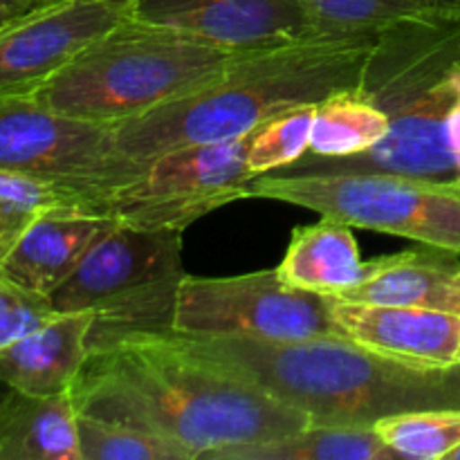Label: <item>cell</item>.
<instances>
[{
  "label": "cell",
  "mask_w": 460,
  "mask_h": 460,
  "mask_svg": "<svg viewBox=\"0 0 460 460\" xmlns=\"http://www.w3.org/2000/svg\"><path fill=\"white\" fill-rule=\"evenodd\" d=\"M70 395L79 416L171 440L193 460L310 425L304 413L193 353L171 331L130 332L90 346Z\"/></svg>",
  "instance_id": "6da1fadb"
},
{
  "label": "cell",
  "mask_w": 460,
  "mask_h": 460,
  "mask_svg": "<svg viewBox=\"0 0 460 460\" xmlns=\"http://www.w3.org/2000/svg\"><path fill=\"white\" fill-rule=\"evenodd\" d=\"M173 335L193 353L304 413L310 425L373 427L398 413L460 409V364L402 362L344 335L308 340Z\"/></svg>",
  "instance_id": "7a4b0ae2"
},
{
  "label": "cell",
  "mask_w": 460,
  "mask_h": 460,
  "mask_svg": "<svg viewBox=\"0 0 460 460\" xmlns=\"http://www.w3.org/2000/svg\"><path fill=\"white\" fill-rule=\"evenodd\" d=\"M358 93L389 117L380 144L337 160L304 155L279 171H382L460 189V9L377 31Z\"/></svg>",
  "instance_id": "3957f363"
},
{
  "label": "cell",
  "mask_w": 460,
  "mask_h": 460,
  "mask_svg": "<svg viewBox=\"0 0 460 460\" xmlns=\"http://www.w3.org/2000/svg\"><path fill=\"white\" fill-rule=\"evenodd\" d=\"M373 40L376 34H319L243 54L200 88L117 124V146L151 162L173 148L245 137L290 108L359 90Z\"/></svg>",
  "instance_id": "277c9868"
},
{
  "label": "cell",
  "mask_w": 460,
  "mask_h": 460,
  "mask_svg": "<svg viewBox=\"0 0 460 460\" xmlns=\"http://www.w3.org/2000/svg\"><path fill=\"white\" fill-rule=\"evenodd\" d=\"M243 54L128 13L30 94L49 111L115 128L200 88Z\"/></svg>",
  "instance_id": "5b68a950"
},
{
  "label": "cell",
  "mask_w": 460,
  "mask_h": 460,
  "mask_svg": "<svg viewBox=\"0 0 460 460\" xmlns=\"http://www.w3.org/2000/svg\"><path fill=\"white\" fill-rule=\"evenodd\" d=\"M184 277L182 232L112 220L48 299L54 313L93 310L94 346L130 332L171 331Z\"/></svg>",
  "instance_id": "8992f818"
},
{
  "label": "cell",
  "mask_w": 460,
  "mask_h": 460,
  "mask_svg": "<svg viewBox=\"0 0 460 460\" xmlns=\"http://www.w3.org/2000/svg\"><path fill=\"white\" fill-rule=\"evenodd\" d=\"M247 198L313 209L350 227L402 236L460 256V189L382 171L259 175Z\"/></svg>",
  "instance_id": "52a82bcc"
},
{
  "label": "cell",
  "mask_w": 460,
  "mask_h": 460,
  "mask_svg": "<svg viewBox=\"0 0 460 460\" xmlns=\"http://www.w3.org/2000/svg\"><path fill=\"white\" fill-rule=\"evenodd\" d=\"M146 166L117 146L112 126L49 111L30 93L0 97V169L90 193L108 216L112 193Z\"/></svg>",
  "instance_id": "ba28073f"
},
{
  "label": "cell",
  "mask_w": 460,
  "mask_h": 460,
  "mask_svg": "<svg viewBox=\"0 0 460 460\" xmlns=\"http://www.w3.org/2000/svg\"><path fill=\"white\" fill-rule=\"evenodd\" d=\"M171 331L198 337L308 340L341 335L335 296L301 290L277 270L238 277H184Z\"/></svg>",
  "instance_id": "9c48e42d"
},
{
  "label": "cell",
  "mask_w": 460,
  "mask_h": 460,
  "mask_svg": "<svg viewBox=\"0 0 460 460\" xmlns=\"http://www.w3.org/2000/svg\"><path fill=\"white\" fill-rule=\"evenodd\" d=\"M250 135L173 148L148 162L135 182L112 193L108 218L139 229L184 232L202 216L247 198Z\"/></svg>",
  "instance_id": "30bf717a"
},
{
  "label": "cell",
  "mask_w": 460,
  "mask_h": 460,
  "mask_svg": "<svg viewBox=\"0 0 460 460\" xmlns=\"http://www.w3.org/2000/svg\"><path fill=\"white\" fill-rule=\"evenodd\" d=\"M128 13V7L103 0H61L3 27L0 97L34 93Z\"/></svg>",
  "instance_id": "8fae6325"
},
{
  "label": "cell",
  "mask_w": 460,
  "mask_h": 460,
  "mask_svg": "<svg viewBox=\"0 0 460 460\" xmlns=\"http://www.w3.org/2000/svg\"><path fill=\"white\" fill-rule=\"evenodd\" d=\"M130 13L234 52H259L319 36L301 0H135Z\"/></svg>",
  "instance_id": "7c38bea8"
},
{
  "label": "cell",
  "mask_w": 460,
  "mask_h": 460,
  "mask_svg": "<svg viewBox=\"0 0 460 460\" xmlns=\"http://www.w3.org/2000/svg\"><path fill=\"white\" fill-rule=\"evenodd\" d=\"M335 322L341 335L389 358L422 367L460 364L456 313L335 299Z\"/></svg>",
  "instance_id": "4fadbf2b"
},
{
  "label": "cell",
  "mask_w": 460,
  "mask_h": 460,
  "mask_svg": "<svg viewBox=\"0 0 460 460\" xmlns=\"http://www.w3.org/2000/svg\"><path fill=\"white\" fill-rule=\"evenodd\" d=\"M93 310L57 313L0 350V382L31 395L70 394L90 355Z\"/></svg>",
  "instance_id": "5bb4252c"
},
{
  "label": "cell",
  "mask_w": 460,
  "mask_h": 460,
  "mask_svg": "<svg viewBox=\"0 0 460 460\" xmlns=\"http://www.w3.org/2000/svg\"><path fill=\"white\" fill-rule=\"evenodd\" d=\"M335 299L460 314L458 254L429 247L367 261L359 283L335 295Z\"/></svg>",
  "instance_id": "9a60e30c"
},
{
  "label": "cell",
  "mask_w": 460,
  "mask_h": 460,
  "mask_svg": "<svg viewBox=\"0 0 460 460\" xmlns=\"http://www.w3.org/2000/svg\"><path fill=\"white\" fill-rule=\"evenodd\" d=\"M111 223L112 218L84 211H49L27 229L0 274L25 290L49 296Z\"/></svg>",
  "instance_id": "2e32d148"
},
{
  "label": "cell",
  "mask_w": 460,
  "mask_h": 460,
  "mask_svg": "<svg viewBox=\"0 0 460 460\" xmlns=\"http://www.w3.org/2000/svg\"><path fill=\"white\" fill-rule=\"evenodd\" d=\"M70 394L0 395V460H81L79 429Z\"/></svg>",
  "instance_id": "e0dca14e"
},
{
  "label": "cell",
  "mask_w": 460,
  "mask_h": 460,
  "mask_svg": "<svg viewBox=\"0 0 460 460\" xmlns=\"http://www.w3.org/2000/svg\"><path fill=\"white\" fill-rule=\"evenodd\" d=\"M277 272L301 290L331 296L349 290L364 274L353 227L328 216H322L314 225H301L292 232Z\"/></svg>",
  "instance_id": "ac0fdd59"
},
{
  "label": "cell",
  "mask_w": 460,
  "mask_h": 460,
  "mask_svg": "<svg viewBox=\"0 0 460 460\" xmlns=\"http://www.w3.org/2000/svg\"><path fill=\"white\" fill-rule=\"evenodd\" d=\"M205 460H402L386 447L376 427L308 425L296 434L236 445Z\"/></svg>",
  "instance_id": "d6986e66"
},
{
  "label": "cell",
  "mask_w": 460,
  "mask_h": 460,
  "mask_svg": "<svg viewBox=\"0 0 460 460\" xmlns=\"http://www.w3.org/2000/svg\"><path fill=\"white\" fill-rule=\"evenodd\" d=\"M58 209L106 216L103 202L90 193L52 180L0 169V268L25 236L27 229L40 216Z\"/></svg>",
  "instance_id": "ffe728a7"
},
{
  "label": "cell",
  "mask_w": 460,
  "mask_h": 460,
  "mask_svg": "<svg viewBox=\"0 0 460 460\" xmlns=\"http://www.w3.org/2000/svg\"><path fill=\"white\" fill-rule=\"evenodd\" d=\"M389 128L386 112L364 99L358 90L337 93L317 106L305 157L337 160L359 155L380 144L389 135Z\"/></svg>",
  "instance_id": "44dd1931"
},
{
  "label": "cell",
  "mask_w": 460,
  "mask_h": 460,
  "mask_svg": "<svg viewBox=\"0 0 460 460\" xmlns=\"http://www.w3.org/2000/svg\"><path fill=\"white\" fill-rule=\"evenodd\" d=\"M314 34H377L404 18L456 12L460 0H301Z\"/></svg>",
  "instance_id": "7402d4cb"
},
{
  "label": "cell",
  "mask_w": 460,
  "mask_h": 460,
  "mask_svg": "<svg viewBox=\"0 0 460 460\" xmlns=\"http://www.w3.org/2000/svg\"><path fill=\"white\" fill-rule=\"evenodd\" d=\"M373 427L400 458L447 460L460 447V409L398 413Z\"/></svg>",
  "instance_id": "603a6c76"
},
{
  "label": "cell",
  "mask_w": 460,
  "mask_h": 460,
  "mask_svg": "<svg viewBox=\"0 0 460 460\" xmlns=\"http://www.w3.org/2000/svg\"><path fill=\"white\" fill-rule=\"evenodd\" d=\"M76 429L81 460H193L180 445L135 427L79 416Z\"/></svg>",
  "instance_id": "cb8c5ba5"
},
{
  "label": "cell",
  "mask_w": 460,
  "mask_h": 460,
  "mask_svg": "<svg viewBox=\"0 0 460 460\" xmlns=\"http://www.w3.org/2000/svg\"><path fill=\"white\" fill-rule=\"evenodd\" d=\"M317 106H296L252 133L247 166L254 178L295 164L308 153Z\"/></svg>",
  "instance_id": "d4e9b609"
},
{
  "label": "cell",
  "mask_w": 460,
  "mask_h": 460,
  "mask_svg": "<svg viewBox=\"0 0 460 460\" xmlns=\"http://www.w3.org/2000/svg\"><path fill=\"white\" fill-rule=\"evenodd\" d=\"M48 296L16 286L0 274V350L54 317Z\"/></svg>",
  "instance_id": "484cf974"
},
{
  "label": "cell",
  "mask_w": 460,
  "mask_h": 460,
  "mask_svg": "<svg viewBox=\"0 0 460 460\" xmlns=\"http://www.w3.org/2000/svg\"><path fill=\"white\" fill-rule=\"evenodd\" d=\"M61 0H0V30Z\"/></svg>",
  "instance_id": "4316f807"
},
{
  "label": "cell",
  "mask_w": 460,
  "mask_h": 460,
  "mask_svg": "<svg viewBox=\"0 0 460 460\" xmlns=\"http://www.w3.org/2000/svg\"><path fill=\"white\" fill-rule=\"evenodd\" d=\"M103 3H112V4H117V7H128V9H133L135 0H103Z\"/></svg>",
  "instance_id": "83f0119b"
},
{
  "label": "cell",
  "mask_w": 460,
  "mask_h": 460,
  "mask_svg": "<svg viewBox=\"0 0 460 460\" xmlns=\"http://www.w3.org/2000/svg\"><path fill=\"white\" fill-rule=\"evenodd\" d=\"M447 460H460V447H458V449H454L452 456H449Z\"/></svg>",
  "instance_id": "f1b7e54d"
},
{
  "label": "cell",
  "mask_w": 460,
  "mask_h": 460,
  "mask_svg": "<svg viewBox=\"0 0 460 460\" xmlns=\"http://www.w3.org/2000/svg\"><path fill=\"white\" fill-rule=\"evenodd\" d=\"M4 391H7V386H4V385H3V382H0V395H3V394H4Z\"/></svg>",
  "instance_id": "f546056e"
}]
</instances>
